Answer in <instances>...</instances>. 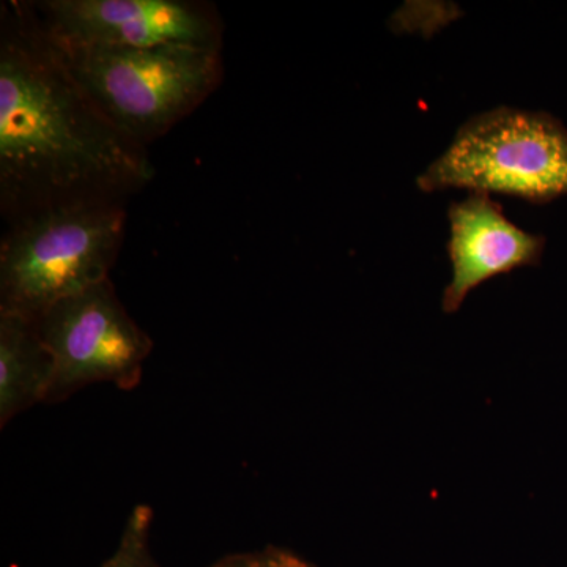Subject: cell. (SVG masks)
Segmentation results:
<instances>
[{"instance_id": "6da1fadb", "label": "cell", "mask_w": 567, "mask_h": 567, "mask_svg": "<svg viewBox=\"0 0 567 567\" xmlns=\"http://www.w3.org/2000/svg\"><path fill=\"white\" fill-rule=\"evenodd\" d=\"M148 148L118 132L71 76L31 2L0 3V212L3 223L142 192Z\"/></svg>"}, {"instance_id": "52a82bcc", "label": "cell", "mask_w": 567, "mask_h": 567, "mask_svg": "<svg viewBox=\"0 0 567 567\" xmlns=\"http://www.w3.org/2000/svg\"><path fill=\"white\" fill-rule=\"evenodd\" d=\"M447 218L453 279L443 295L445 312H456L466 295L494 276L540 264L546 237L509 221L491 194L470 193L462 203H451Z\"/></svg>"}, {"instance_id": "7a4b0ae2", "label": "cell", "mask_w": 567, "mask_h": 567, "mask_svg": "<svg viewBox=\"0 0 567 567\" xmlns=\"http://www.w3.org/2000/svg\"><path fill=\"white\" fill-rule=\"evenodd\" d=\"M6 224L0 312L37 319L55 301L110 279L125 238L126 203L52 205Z\"/></svg>"}, {"instance_id": "30bf717a", "label": "cell", "mask_w": 567, "mask_h": 567, "mask_svg": "<svg viewBox=\"0 0 567 567\" xmlns=\"http://www.w3.org/2000/svg\"><path fill=\"white\" fill-rule=\"evenodd\" d=\"M212 567H316L303 558L278 547H265L262 550L244 551L227 555Z\"/></svg>"}, {"instance_id": "277c9868", "label": "cell", "mask_w": 567, "mask_h": 567, "mask_svg": "<svg viewBox=\"0 0 567 567\" xmlns=\"http://www.w3.org/2000/svg\"><path fill=\"white\" fill-rule=\"evenodd\" d=\"M416 185L424 193L458 188L551 203L567 194V128L547 112H483L458 128Z\"/></svg>"}, {"instance_id": "5b68a950", "label": "cell", "mask_w": 567, "mask_h": 567, "mask_svg": "<svg viewBox=\"0 0 567 567\" xmlns=\"http://www.w3.org/2000/svg\"><path fill=\"white\" fill-rule=\"evenodd\" d=\"M33 320L54 360L44 404H61L93 383L123 391L140 385L153 341L128 315L111 278L55 301Z\"/></svg>"}, {"instance_id": "8992f818", "label": "cell", "mask_w": 567, "mask_h": 567, "mask_svg": "<svg viewBox=\"0 0 567 567\" xmlns=\"http://www.w3.org/2000/svg\"><path fill=\"white\" fill-rule=\"evenodd\" d=\"M31 6L41 31L59 48L145 50L224 43L221 13L203 0H39Z\"/></svg>"}, {"instance_id": "ba28073f", "label": "cell", "mask_w": 567, "mask_h": 567, "mask_svg": "<svg viewBox=\"0 0 567 567\" xmlns=\"http://www.w3.org/2000/svg\"><path fill=\"white\" fill-rule=\"evenodd\" d=\"M52 374L54 360L35 320L0 312V427L44 404Z\"/></svg>"}, {"instance_id": "3957f363", "label": "cell", "mask_w": 567, "mask_h": 567, "mask_svg": "<svg viewBox=\"0 0 567 567\" xmlns=\"http://www.w3.org/2000/svg\"><path fill=\"white\" fill-rule=\"evenodd\" d=\"M55 50L104 117L145 148L199 110L223 84V48Z\"/></svg>"}, {"instance_id": "9c48e42d", "label": "cell", "mask_w": 567, "mask_h": 567, "mask_svg": "<svg viewBox=\"0 0 567 567\" xmlns=\"http://www.w3.org/2000/svg\"><path fill=\"white\" fill-rule=\"evenodd\" d=\"M152 507H134L123 527L117 548L100 567H159L152 554Z\"/></svg>"}]
</instances>
